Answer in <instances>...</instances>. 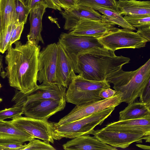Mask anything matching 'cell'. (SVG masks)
<instances>
[{"label": "cell", "instance_id": "6da1fadb", "mask_svg": "<svg viewBox=\"0 0 150 150\" xmlns=\"http://www.w3.org/2000/svg\"><path fill=\"white\" fill-rule=\"evenodd\" d=\"M10 46L5 57L6 66L1 76L7 77L10 86L24 94L38 89L37 76L40 46L28 41L24 44L18 40Z\"/></svg>", "mask_w": 150, "mask_h": 150}, {"label": "cell", "instance_id": "7a4b0ae2", "mask_svg": "<svg viewBox=\"0 0 150 150\" xmlns=\"http://www.w3.org/2000/svg\"><path fill=\"white\" fill-rule=\"evenodd\" d=\"M130 60L129 57L117 56L115 51L108 49L93 50L79 57L75 73L87 80L105 81Z\"/></svg>", "mask_w": 150, "mask_h": 150}, {"label": "cell", "instance_id": "3957f363", "mask_svg": "<svg viewBox=\"0 0 150 150\" xmlns=\"http://www.w3.org/2000/svg\"><path fill=\"white\" fill-rule=\"evenodd\" d=\"M106 81L122 94V102L129 104L139 97L150 81V59L137 69L127 71L122 68L109 75Z\"/></svg>", "mask_w": 150, "mask_h": 150}, {"label": "cell", "instance_id": "277c9868", "mask_svg": "<svg viewBox=\"0 0 150 150\" xmlns=\"http://www.w3.org/2000/svg\"><path fill=\"white\" fill-rule=\"evenodd\" d=\"M110 87V83L106 81L88 80L75 73L66 92V101L75 105L98 101L102 99L99 96L100 92Z\"/></svg>", "mask_w": 150, "mask_h": 150}, {"label": "cell", "instance_id": "5b68a950", "mask_svg": "<svg viewBox=\"0 0 150 150\" xmlns=\"http://www.w3.org/2000/svg\"><path fill=\"white\" fill-rule=\"evenodd\" d=\"M115 107L107 108L67 124L57 126L54 125L53 139L58 140L64 138L72 139L79 136L90 134L96 126L102 125Z\"/></svg>", "mask_w": 150, "mask_h": 150}, {"label": "cell", "instance_id": "8992f818", "mask_svg": "<svg viewBox=\"0 0 150 150\" xmlns=\"http://www.w3.org/2000/svg\"><path fill=\"white\" fill-rule=\"evenodd\" d=\"M58 42L73 62L75 73L78 59L80 56L93 50L107 49L97 38L75 35L69 33H62L59 37Z\"/></svg>", "mask_w": 150, "mask_h": 150}, {"label": "cell", "instance_id": "52a82bcc", "mask_svg": "<svg viewBox=\"0 0 150 150\" xmlns=\"http://www.w3.org/2000/svg\"><path fill=\"white\" fill-rule=\"evenodd\" d=\"M122 102V94L116 91L115 94L110 98L102 99L91 103L76 105L74 108L58 122H54L57 126L76 121L89 116L94 113L112 107L117 106Z\"/></svg>", "mask_w": 150, "mask_h": 150}, {"label": "cell", "instance_id": "ba28073f", "mask_svg": "<svg viewBox=\"0 0 150 150\" xmlns=\"http://www.w3.org/2000/svg\"><path fill=\"white\" fill-rule=\"evenodd\" d=\"M98 39L105 48L114 51L121 49L143 47L148 42L137 32L124 28H118Z\"/></svg>", "mask_w": 150, "mask_h": 150}, {"label": "cell", "instance_id": "9c48e42d", "mask_svg": "<svg viewBox=\"0 0 150 150\" xmlns=\"http://www.w3.org/2000/svg\"><path fill=\"white\" fill-rule=\"evenodd\" d=\"M90 134L104 143L114 147L125 149L134 142H142V140L150 142V135L143 133L107 129L104 128L93 130Z\"/></svg>", "mask_w": 150, "mask_h": 150}, {"label": "cell", "instance_id": "30bf717a", "mask_svg": "<svg viewBox=\"0 0 150 150\" xmlns=\"http://www.w3.org/2000/svg\"><path fill=\"white\" fill-rule=\"evenodd\" d=\"M9 121L15 127L24 131L35 138L53 144L52 134L54 129V122L48 120L33 118L21 115L11 118Z\"/></svg>", "mask_w": 150, "mask_h": 150}, {"label": "cell", "instance_id": "8fae6325", "mask_svg": "<svg viewBox=\"0 0 150 150\" xmlns=\"http://www.w3.org/2000/svg\"><path fill=\"white\" fill-rule=\"evenodd\" d=\"M58 51V43L47 45L40 52L37 80L41 85L55 83Z\"/></svg>", "mask_w": 150, "mask_h": 150}, {"label": "cell", "instance_id": "7c38bea8", "mask_svg": "<svg viewBox=\"0 0 150 150\" xmlns=\"http://www.w3.org/2000/svg\"><path fill=\"white\" fill-rule=\"evenodd\" d=\"M66 104L65 98L60 100L42 99L25 102L23 114L33 118L48 120L51 116L63 110Z\"/></svg>", "mask_w": 150, "mask_h": 150}, {"label": "cell", "instance_id": "4fadbf2b", "mask_svg": "<svg viewBox=\"0 0 150 150\" xmlns=\"http://www.w3.org/2000/svg\"><path fill=\"white\" fill-rule=\"evenodd\" d=\"M115 25L103 16L102 19L99 20L81 19L69 33L98 38L117 30L118 28L115 26Z\"/></svg>", "mask_w": 150, "mask_h": 150}, {"label": "cell", "instance_id": "5bb4252c", "mask_svg": "<svg viewBox=\"0 0 150 150\" xmlns=\"http://www.w3.org/2000/svg\"><path fill=\"white\" fill-rule=\"evenodd\" d=\"M65 23L64 29L71 31L81 19L97 20L102 19L103 16L93 8L81 5H76L71 8L60 11Z\"/></svg>", "mask_w": 150, "mask_h": 150}, {"label": "cell", "instance_id": "9a60e30c", "mask_svg": "<svg viewBox=\"0 0 150 150\" xmlns=\"http://www.w3.org/2000/svg\"><path fill=\"white\" fill-rule=\"evenodd\" d=\"M58 51L55 83L68 88L75 74L74 64L57 42Z\"/></svg>", "mask_w": 150, "mask_h": 150}, {"label": "cell", "instance_id": "2e32d148", "mask_svg": "<svg viewBox=\"0 0 150 150\" xmlns=\"http://www.w3.org/2000/svg\"><path fill=\"white\" fill-rule=\"evenodd\" d=\"M47 6L44 2L37 4L30 10L29 14L30 31L27 37L30 43L38 45L40 42L44 43L41 33L42 30V20Z\"/></svg>", "mask_w": 150, "mask_h": 150}, {"label": "cell", "instance_id": "e0dca14e", "mask_svg": "<svg viewBox=\"0 0 150 150\" xmlns=\"http://www.w3.org/2000/svg\"><path fill=\"white\" fill-rule=\"evenodd\" d=\"M65 150H116V148L100 141L95 136L84 135L72 139L62 145Z\"/></svg>", "mask_w": 150, "mask_h": 150}, {"label": "cell", "instance_id": "ac0fdd59", "mask_svg": "<svg viewBox=\"0 0 150 150\" xmlns=\"http://www.w3.org/2000/svg\"><path fill=\"white\" fill-rule=\"evenodd\" d=\"M34 138H35L27 132L15 127L9 121L0 120V144H23Z\"/></svg>", "mask_w": 150, "mask_h": 150}, {"label": "cell", "instance_id": "d6986e66", "mask_svg": "<svg viewBox=\"0 0 150 150\" xmlns=\"http://www.w3.org/2000/svg\"><path fill=\"white\" fill-rule=\"evenodd\" d=\"M104 128L111 130L143 133L150 135V116L139 119L119 120L108 124Z\"/></svg>", "mask_w": 150, "mask_h": 150}, {"label": "cell", "instance_id": "ffe728a7", "mask_svg": "<svg viewBox=\"0 0 150 150\" xmlns=\"http://www.w3.org/2000/svg\"><path fill=\"white\" fill-rule=\"evenodd\" d=\"M66 88L55 83L38 85L35 92L28 95L26 103L42 99L60 100L65 98Z\"/></svg>", "mask_w": 150, "mask_h": 150}, {"label": "cell", "instance_id": "44dd1931", "mask_svg": "<svg viewBox=\"0 0 150 150\" xmlns=\"http://www.w3.org/2000/svg\"><path fill=\"white\" fill-rule=\"evenodd\" d=\"M116 10L122 15H150V1L119 0L116 2Z\"/></svg>", "mask_w": 150, "mask_h": 150}, {"label": "cell", "instance_id": "7402d4cb", "mask_svg": "<svg viewBox=\"0 0 150 150\" xmlns=\"http://www.w3.org/2000/svg\"><path fill=\"white\" fill-rule=\"evenodd\" d=\"M150 116V107L141 102H133L119 112V120L135 119Z\"/></svg>", "mask_w": 150, "mask_h": 150}, {"label": "cell", "instance_id": "603a6c76", "mask_svg": "<svg viewBox=\"0 0 150 150\" xmlns=\"http://www.w3.org/2000/svg\"><path fill=\"white\" fill-rule=\"evenodd\" d=\"M0 11L2 23V33L9 25L13 23L17 22L14 0H0Z\"/></svg>", "mask_w": 150, "mask_h": 150}, {"label": "cell", "instance_id": "cb8c5ba5", "mask_svg": "<svg viewBox=\"0 0 150 150\" xmlns=\"http://www.w3.org/2000/svg\"><path fill=\"white\" fill-rule=\"evenodd\" d=\"M94 9L102 14L108 20L116 25H117L124 29L132 31L136 30V28L130 25L122 16L117 11L100 7H97Z\"/></svg>", "mask_w": 150, "mask_h": 150}, {"label": "cell", "instance_id": "d4e9b609", "mask_svg": "<svg viewBox=\"0 0 150 150\" xmlns=\"http://www.w3.org/2000/svg\"><path fill=\"white\" fill-rule=\"evenodd\" d=\"M76 5L87 6L93 9L97 7L106 8L116 11V0H76Z\"/></svg>", "mask_w": 150, "mask_h": 150}, {"label": "cell", "instance_id": "484cf974", "mask_svg": "<svg viewBox=\"0 0 150 150\" xmlns=\"http://www.w3.org/2000/svg\"><path fill=\"white\" fill-rule=\"evenodd\" d=\"M125 19L135 28L150 26V15H126Z\"/></svg>", "mask_w": 150, "mask_h": 150}, {"label": "cell", "instance_id": "4316f807", "mask_svg": "<svg viewBox=\"0 0 150 150\" xmlns=\"http://www.w3.org/2000/svg\"><path fill=\"white\" fill-rule=\"evenodd\" d=\"M16 22L19 23L25 24L30 11L24 0H14Z\"/></svg>", "mask_w": 150, "mask_h": 150}, {"label": "cell", "instance_id": "83f0119b", "mask_svg": "<svg viewBox=\"0 0 150 150\" xmlns=\"http://www.w3.org/2000/svg\"><path fill=\"white\" fill-rule=\"evenodd\" d=\"M55 150L56 149L51 146L49 142L34 138L29 141L28 144H25L23 150Z\"/></svg>", "mask_w": 150, "mask_h": 150}, {"label": "cell", "instance_id": "f1b7e54d", "mask_svg": "<svg viewBox=\"0 0 150 150\" xmlns=\"http://www.w3.org/2000/svg\"><path fill=\"white\" fill-rule=\"evenodd\" d=\"M23 106L14 105L11 108L0 110V120H4L23 114Z\"/></svg>", "mask_w": 150, "mask_h": 150}, {"label": "cell", "instance_id": "f546056e", "mask_svg": "<svg viewBox=\"0 0 150 150\" xmlns=\"http://www.w3.org/2000/svg\"><path fill=\"white\" fill-rule=\"evenodd\" d=\"M25 24L24 23H18L14 28L10 40V46L12 45L15 42L18 40L20 39Z\"/></svg>", "mask_w": 150, "mask_h": 150}, {"label": "cell", "instance_id": "4dcf8cb0", "mask_svg": "<svg viewBox=\"0 0 150 150\" xmlns=\"http://www.w3.org/2000/svg\"><path fill=\"white\" fill-rule=\"evenodd\" d=\"M139 97V102L150 107V81L147 83Z\"/></svg>", "mask_w": 150, "mask_h": 150}, {"label": "cell", "instance_id": "1f68e13d", "mask_svg": "<svg viewBox=\"0 0 150 150\" xmlns=\"http://www.w3.org/2000/svg\"><path fill=\"white\" fill-rule=\"evenodd\" d=\"M25 144L7 143L0 144V150H23Z\"/></svg>", "mask_w": 150, "mask_h": 150}, {"label": "cell", "instance_id": "d6a6232c", "mask_svg": "<svg viewBox=\"0 0 150 150\" xmlns=\"http://www.w3.org/2000/svg\"><path fill=\"white\" fill-rule=\"evenodd\" d=\"M47 8L54 10H57L60 11H62V8L64 7L58 0H44Z\"/></svg>", "mask_w": 150, "mask_h": 150}, {"label": "cell", "instance_id": "836d02e7", "mask_svg": "<svg viewBox=\"0 0 150 150\" xmlns=\"http://www.w3.org/2000/svg\"><path fill=\"white\" fill-rule=\"evenodd\" d=\"M116 92V91L110 87L102 90L100 92L99 95L102 99H106L113 96Z\"/></svg>", "mask_w": 150, "mask_h": 150}, {"label": "cell", "instance_id": "e575fe53", "mask_svg": "<svg viewBox=\"0 0 150 150\" xmlns=\"http://www.w3.org/2000/svg\"><path fill=\"white\" fill-rule=\"evenodd\" d=\"M137 32L148 41H150V26L137 28Z\"/></svg>", "mask_w": 150, "mask_h": 150}, {"label": "cell", "instance_id": "d590c367", "mask_svg": "<svg viewBox=\"0 0 150 150\" xmlns=\"http://www.w3.org/2000/svg\"><path fill=\"white\" fill-rule=\"evenodd\" d=\"M64 7V10H67L76 5V0H58Z\"/></svg>", "mask_w": 150, "mask_h": 150}, {"label": "cell", "instance_id": "8d00e7d4", "mask_svg": "<svg viewBox=\"0 0 150 150\" xmlns=\"http://www.w3.org/2000/svg\"><path fill=\"white\" fill-rule=\"evenodd\" d=\"M45 2L44 0H26L25 4L29 10L31 9L38 3Z\"/></svg>", "mask_w": 150, "mask_h": 150}, {"label": "cell", "instance_id": "74e56055", "mask_svg": "<svg viewBox=\"0 0 150 150\" xmlns=\"http://www.w3.org/2000/svg\"><path fill=\"white\" fill-rule=\"evenodd\" d=\"M2 32V23L0 11V53H2L1 35Z\"/></svg>", "mask_w": 150, "mask_h": 150}, {"label": "cell", "instance_id": "f35d334b", "mask_svg": "<svg viewBox=\"0 0 150 150\" xmlns=\"http://www.w3.org/2000/svg\"><path fill=\"white\" fill-rule=\"evenodd\" d=\"M3 56L0 54V73L1 75H2L4 71V70L3 63Z\"/></svg>", "mask_w": 150, "mask_h": 150}, {"label": "cell", "instance_id": "ab89813d", "mask_svg": "<svg viewBox=\"0 0 150 150\" xmlns=\"http://www.w3.org/2000/svg\"><path fill=\"white\" fill-rule=\"evenodd\" d=\"M136 146L140 148L144 149L150 150V146H149L141 144H137Z\"/></svg>", "mask_w": 150, "mask_h": 150}, {"label": "cell", "instance_id": "60d3db41", "mask_svg": "<svg viewBox=\"0 0 150 150\" xmlns=\"http://www.w3.org/2000/svg\"><path fill=\"white\" fill-rule=\"evenodd\" d=\"M2 101V99L0 98V103Z\"/></svg>", "mask_w": 150, "mask_h": 150}, {"label": "cell", "instance_id": "b9f144b4", "mask_svg": "<svg viewBox=\"0 0 150 150\" xmlns=\"http://www.w3.org/2000/svg\"><path fill=\"white\" fill-rule=\"evenodd\" d=\"M1 87V84L0 83V89Z\"/></svg>", "mask_w": 150, "mask_h": 150}, {"label": "cell", "instance_id": "7bdbcfd3", "mask_svg": "<svg viewBox=\"0 0 150 150\" xmlns=\"http://www.w3.org/2000/svg\"></svg>", "mask_w": 150, "mask_h": 150}]
</instances>
